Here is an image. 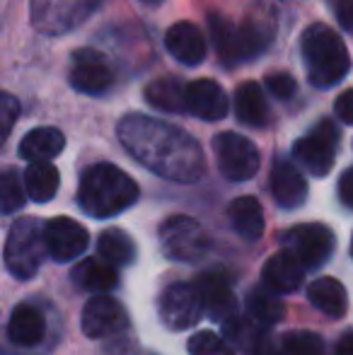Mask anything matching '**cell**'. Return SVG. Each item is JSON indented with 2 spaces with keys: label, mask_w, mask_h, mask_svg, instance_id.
<instances>
[{
  "label": "cell",
  "mask_w": 353,
  "mask_h": 355,
  "mask_svg": "<svg viewBox=\"0 0 353 355\" xmlns=\"http://www.w3.org/2000/svg\"><path fill=\"white\" fill-rule=\"evenodd\" d=\"M46 257V242H44V225L37 218H19L10 227L5 239V266L10 276L19 281H29L39 273L42 261Z\"/></svg>",
  "instance_id": "5b68a950"
},
{
  "label": "cell",
  "mask_w": 353,
  "mask_h": 355,
  "mask_svg": "<svg viewBox=\"0 0 353 355\" xmlns=\"http://www.w3.org/2000/svg\"><path fill=\"white\" fill-rule=\"evenodd\" d=\"M22 179L27 196L37 203L51 201L58 191V184H61V174H58V169L51 162H29Z\"/></svg>",
  "instance_id": "4316f807"
},
{
  "label": "cell",
  "mask_w": 353,
  "mask_h": 355,
  "mask_svg": "<svg viewBox=\"0 0 353 355\" xmlns=\"http://www.w3.org/2000/svg\"><path fill=\"white\" fill-rule=\"evenodd\" d=\"M146 99L165 114H182L187 112V85L179 83V78L153 80L146 87Z\"/></svg>",
  "instance_id": "484cf974"
},
{
  "label": "cell",
  "mask_w": 353,
  "mask_h": 355,
  "mask_svg": "<svg viewBox=\"0 0 353 355\" xmlns=\"http://www.w3.org/2000/svg\"><path fill=\"white\" fill-rule=\"evenodd\" d=\"M146 355H155V353H146Z\"/></svg>",
  "instance_id": "60d3db41"
},
{
  "label": "cell",
  "mask_w": 353,
  "mask_h": 355,
  "mask_svg": "<svg viewBox=\"0 0 353 355\" xmlns=\"http://www.w3.org/2000/svg\"><path fill=\"white\" fill-rule=\"evenodd\" d=\"M19 116V102L10 92H0V145L8 141Z\"/></svg>",
  "instance_id": "d6a6232c"
},
{
  "label": "cell",
  "mask_w": 353,
  "mask_h": 355,
  "mask_svg": "<svg viewBox=\"0 0 353 355\" xmlns=\"http://www.w3.org/2000/svg\"><path fill=\"white\" fill-rule=\"evenodd\" d=\"M160 249L170 261L179 263H196L203 261L211 249L206 230L189 215H172L157 230Z\"/></svg>",
  "instance_id": "8992f818"
},
{
  "label": "cell",
  "mask_w": 353,
  "mask_h": 355,
  "mask_svg": "<svg viewBox=\"0 0 353 355\" xmlns=\"http://www.w3.org/2000/svg\"><path fill=\"white\" fill-rule=\"evenodd\" d=\"M227 218H230V225L240 237L250 239H259L264 234V208L257 201L255 196H240L230 203L227 208Z\"/></svg>",
  "instance_id": "603a6c76"
},
{
  "label": "cell",
  "mask_w": 353,
  "mask_h": 355,
  "mask_svg": "<svg viewBox=\"0 0 353 355\" xmlns=\"http://www.w3.org/2000/svg\"><path fill=\"white\" fill-rule=\"evenodd\" d=\"M128 312L121 302L102 293H94L83 307L80 327L87 338H112L128 329Z\"/></svg>",
  "instance_id": "7c38bea8"
},
{
  "label": "cell",
  "mask_w": 353,
  "mask_h": 355,
  "mask_svg": "<svg viewBox=\"0 0 353 355\" xmlns=\"http://www.w3.org/2000/svg\"><path fill=\"white\" fill-rule=\"evenodd\" d=\"M271 196L286 211L300 208L307 198V182L288 159H276L271 169Z\"/></svg>",
  "instance_id": "e0dca14e"
},
{
  "label": "cell",
  "mask_w": 353,
  "mask_h": 355,
  "mask_svg": "<svg viewBox=\"0 0 353 355\" xmlns=\"http://www.w3.org/2000/svg\"><path fill=\"white\" fill-rule=\"evenodd\" d=\"M213 153H216L221 174L230 182H247L259 172V150L250 138L240 136V133H218L213 138Z\"/></svg>",
  "instance_id": "9c48e42d"
},
{
  "label": "cell",
  "mask_w": 353,
  "mask_h": 355,
  "mask_svg": "<svg viewBox=\"0 0 353 355\" xmlns=\"http://www.w3.org/2000/svg\"><path fill=\"white\" fill-rule=\"evenodd\" d=\"M119 141L136 162L170 182L191 184L206 172L201 145L175 123L128 114L119 123Z\"/></svg>",
  "instance_id": "6da1fadb"
},
{
  "label": "cell",
  "mask_w": 353,
  "mask_h": 355,
  "mask_svg": "<svg viewBox=\"0 0 353 355\" xmlns=\"http://www.w3.org/2000/svg\"><path fill=\"white\" fill-rule=\"evenodd\" d=\"M261 281L273 293H295L305 281V266L291 252L283 249V252L266 259L264 268H261Z\"/></svg>",
  "instance_id": "d6986e66"
},
{
  "label": "cell",
  "mask_w": 353,
  "mask_h": 355,
  "mask_svg": "<svg viewBox=\"0 0 353 355\" xmlns=\"http://www.w3.org/2000/svg\"><path fill=\"white\" fill-rule=\"evenodd\" d=\"M160 322L172 331H187L201 322L203 302L193 283H170L157 297Z\"/></svg>",
  "instance_id": "30bf717a"
},
{
  "label": "cell",
  "mask_w": 353,
  "mask_h": 355,
  "mask_svg": "<svg viewBox=\"0 0 353 355\" xmlns=\"http://www.w3.org/2000/svg\"><path fill=\"white\" fill-rule=\"evenodd\" d=\"M141 3H143V5H160L162 0H141Z\"/></svg>",
  "instance_id": "f35d334b"
},
{
  "label": "cell",
  "mask_w": 353,
  "mask_h": 355,
  "mask_svg": "<svg viewBox=\"0 0 353 355\" xmlns=\"http://www.w3.org/2000/svg\"><path fill=\"white\" fill-rule=\"evenodd\" d=\"M97 254L112 266H128L136 259V242L123 230H104L97 237Z\"/></svg>",
  "instance_id": "83f0119b"
},
{
  "label": "cell",
  "mask_w": 353,
  "mask_h": 355,
  "mask_svg": "<svg viewBox=\"0 0 353 355\" xmlns=\"http://www.w3.org/2000/svg\"><path fill=\"white\" fill-rule=\"evenodd\" d=\"M211 39L221 61L225 66H237L261 56L271 42V34L261 24L247 22L235 27L223 15H211Z\"/></svg>",
  "instance_id": "277c9868"
},
{
  "label": "cell",
  "mask_w": 353,
  "mask_h": 355,
  "mask_svg": "<svg viewBox=\"0 0 353 355\" xmlns=\"http://www.w3.org/2000/svg\"><path fill=\"white\" fill-rule=\"evenodd\" d=\"M278 348H281V355H322L325 341L315 331H288Z\"/></svg>",
  "instance_id": "4dcf8cb0"
},
{
  "label": "cell",
  "mask_w": 353,
  "mask_h": 355,
  "mask_svg": "<svg viewBox=\"0 0 353 355\" xmlns=\"http://www.w3.org/2000/svg\"><path fill=\"white\" fill-rule=\"evenodd\" d=\"M339 128L325 119L320 121L305 138H300L293 145L295 159L312 174V177H327L334 167V155L339 148Z\"/></svg>",
  "instance_id": "8fae6325"
},
{
  "label": "cell",
  "mask_w": 353,
  "mask_h": 355,
  "mask_svg": "<svg viewBox=\"0 0 353 355\" xmlns=\"http://www.w3.org/2000/svg\"><path fill=\"white\" fill-rule=\"evenodd\" d=\"M307 300L315 309L332 319H341L349 309V293L336 278H317L307 285Z\"/></svg>",
  "instance_id": "44dd1931"
},
{
  "label": "cell",
  "mask_w": 353,
  "mask_h": 355,
  "mask_svg": "<svg viewBox=\"0 0 353 355\" xmlns=\"http://www.w3.org/2000/svg\"><path fill=\"white\" fill-rule=\"evenodd\" d=\"M189 355H235L232 348L213 331H196L187 343Z\"/></svg>",
  "instance_id": "1f68e13d"
},
{
  "label": "cell",
  "mask_w": 353,
  "mask_h": 355,
  "mask_svg": "<svg viewBox=\"0 0 353 355\" xmlns=\"http://www.w3.org/2000/svg\"><path fill=\"white\" fill-rule=\"evenodd\" d=\"M334 12L341 27H344L346 32H353V0H336Z\"/></svg>",
  "instance_id": "d590c367"
},
{
  "label": "cell",
  "mask_w": 353,
  "mask_h": 355,
  "mask_svg": "<svg viewBox=\"0 0 353 355\" xmlns=\"http://www.w3.org/2000/svg\"><path fill=\"white\" fill-rule=\"evenodd\" d=\"M281 244L286 252H291L305 266V271H315L332 259L336 249V237L327 225L305 223L283 232Z\"/></svg>",
  "instance_id": "ba28073f"
},
{
  "label": "cell",
  "mask_w": 353,
  "mask_h": 355,
  "mask_svg": "<svg viewBox=\"0 0 353 355\" xmlns=\"http://www.w3.org/2000/svg\"><path fill=\"white\" fill-rule=\"evenodd\" d=\"M165 46L172 53V58L182 66H201L208 53V44L203 32L191 22H177L167 29Z\"/></svg>",
  "instance_id": "2e32d148"
},
{
  "label": "cell",
  "mask_w": 353,
  "mask_h": 355,
  "mask_svg": "<svg viewBox=\"0 0 353 355\" xmlns=\"http://www.w3.org/2000/svg\"><path fill=\"white\" fill-rule=\"evenodd\" d=\"M66 148V138L58 128L42 126L29 131L19 143V157L29 159V162H49L56 155L63 153Z\"/></svg>",
  "instance_id": "7402d4cb"
},
{
  "label": "cell",
  "mask_w": 353,
  "mask_h": 355,
  "mask_svg": "<svg viewBox=\"0 0 353 355\" xmlns=\"http://www.w3.org/2000/svg\"><path fill=\"white\" fill-rule=\"evenodd\" d=\"M302 58L307 78L315 87L329 89L339 85L351 71V56L341 37L327 24H310L302 32Z\"/></svg>",
  "instance_id": "3957f363"
},
{
  "label": "cell",
  "mask_w": 353,
  "mask_h": 355,
  "mask_svg": "<svg viewBox=\"0 0 353 355\" xmlns=\"http://www.w3.org/2000/svg\"><path fill=\"white\" fill-rule=\"evenodd\" d=\"M8 336L15 346H39L44 341V336H46V319H44L42 309H37L34 304L27 302L17 304L8 322Z\"/></svg>",
  "instance_id": "ffe728a7"
},
{
  "label": "cell",
  "mask_w": 353,
  "mask_h": 355,
  "mask_svg": "<svg viewBox=\"0 0 353 355\" xmlns=\"http://www.w3.org/2000/svg\"><path fill=\"white\" fill-rule=\"evenodd\" d=\"M235 116L252 128H261L268 123V104L264 89L257 83H242L235 92Z\"/></svg>",
  "instance_id": "d4e9b609"
},
{
  "label": "cell",
  "mask_w": 353,
  "mask_h": 355,
  "mask_svg": "<svg viewBox=\"0 0 353 355\" xmlns=\"http://www.w3.org/2000/svg\"><path fill=\"white\" fill-rule=\"evenodd\" d=\"M339 198L344 206L353 208V167L346 169L344 174H341L339 179Z\"/></svg>",
  "instance_id": "8d00e7d4"
},
{
  "label": "cell",
  "mask_w": 353,
  "mask_h": 355,
  "mask_svg": "<svg viewBox=\"0 0 353 355\" xmlns=\"http://www.w3.org/2000/svg\"><path fill=\"white\" fill-rule=\"evenodd\" d=\"M138 184L121 167L99 162L80 174L78 206L89 218L107 220L131 208L138 201Z\"/></svg>",
  "instance_id": "7a4b0ae2"
},
{
  "label": "cell",
  "mask_w": 353,
  "mask_h": 355,
  "mask_svg": "<svg viewBox=\"0 0 353 355\" xmlns=\"http://www.w3.org/2000/svg\"><path fill=\"white\" fill-rule=\"evenodd\" d=\"M71 278L78 288L87 290V293H109L119 283L114 266L104 259H83L80 263H76Z\"/></svg>",
  "instance_id": "cb8c5ba5"
},
{
  "label": "cell",
  "mask_w": 353,
  "mask_h": 355,
  "mask_svg": "<svg viewBox=\"0 0 353 355\" xmlns=\"http://www.w3.org/2000/svg\"><path fill=\"white\" fill-rule=\"evenodd\" d=\"M334 112H336V116H339L341 121L351 123V126H353V89H346V92H341L339 97H336Z\"/></svg>",
  "instance_id": "e575fe53"
},
{
  "label": "cell",
  "mask_w": 353,
  "mask_h": 355,
  "mask_svg": "<svg viewBox=\"0 0 353 355\" xmlns=\"http://www.w3.org/2000/svg\"><path fill=\"white\" fill-rule=\"evenodd\" d=\"M247 314L259 327H273V324H278L283 319L286 307L278 300V293H273L268 288H257L247 295Z\"/></svg>",
  "instance_id": "f1b7e54d"
},
{
  "label": "cell",
  "mask_w": 353,
  "mask_h": 355,
  "mask_svg": "<svg viewBox=\"0 0 353 355\" xmlns=\"http://www.w3.org/2000/svg\"><path fill=\"white\" fill-rule=\"evenodd\" d=\"M187 112L203 121H221L230 112V99L216 80H193L187 85Z\"/></svg>",
  "instance_id": "5bb4252c"
},
{
  "label": "cell",
  "mask_w": 353,
  "mask_h": 355,
  "mask_svg": "<svg viewBox=\"0 0 353 355\" xmlns=\"http://www.w3.org/2000/svg\"><path fill=\"white\" fill-rule=\"evenodd\" d=\"M27 198V189H24V179L15 169H3L0 172V213L12 215L24 206Z\"/></svg>",
  "instance_id": "f546056e"
},
{
  "label": "cell",
  "mask_w": 353,
  "mask_h": 355,
  "mask_svg": "<svg viewBox=\"0 0 353 355\" xmlns=\"http://www.w3.org/2000/svg\"><path fill=\"white\" fill-rule=\"evenodd\" d=\"M44 242H46V254L56 263L76 261L89 244V234L80 223L73 218H51L44 225Z\"/></svg>",
  "instance_id": "4fadbf2b"
},
{
  "label": "cell",
  "mask_w": 353,
  "mask_h": 355,
  "mask_svg": "<svg viewBox=\"0 0 353 355\" xmlns=\"http://www.w3.org/2000/svg\"><path fill=\"white\" fill-rule=\"evenodd\" d=\"M102 5V0H32L29 12L37 32L61 37L83 22Z\"/></svg>",
  "instance_id": "52a82bcc"
},
{
  "label": "cell",
  "mask_w": 353,
  "mask_h": 355,
  "mask_svg": "<svg viewBox=\"0 0 353 355\" xmlns=\"http://www.w3.org/2000/svg\"><path fill=\"white\" fill-rule=\"evenodd\" d=\"M114 83V75L104 58L94 51H78L71 71V85L83 94H104Z\"/></svg>",
  "instance_id": "ac0fdd59"
},
{
  "label": "cell",
  "mask_w": 353,
  "mask_h": 355,
  "mask_svg": "<svg viewBox=\"0 0 353 355\" xmlns=\"http://www.w3.org/2000/svg\"><path fill=\"white\" fill-rule=\"evenodd\" d=\"M198 288L203 302V312L213 319V322H225V319L235 317L237 312V300L232 293L227 278L221 271H203L193 283Z\"/></svg>",
  "instance_id": "9a60e30c"
},
{
  "label": "cell",
  "mask_w": 353,
  "mask_h": 355,
  "mask_svg": "<svg viewBox=\"0 0 353 355\" xmlns=\"http://www.w3.org/2000/svg\"><path fill=\"white\" fill-rule=\"evenodd\" d=\"M334 355H353V331H349V334H344V336H341V341L336 343Z\"/></svg>",
  "instance_id": "74e56055"
},
{
  "label": "cell",
  "mask_w": 353,
  "mask_h": 355,
  "mask_svg": "<svg viewBox=\"0 0 353 355\" xmlns=\"http://www.w3.org/2000/svg\"><path fill=\"white\" fill-rule=\"evenodd\" d=\"M266 87L273 97L286 102V99H291L293 94H295L298 85H295V80H293V75H288V73H268Z\"/></svg>",
  "instance_id": "836d02e7"
},
{
  "label": "cell",
  "mask_w": 353,
  "mask_h": 355,
  "mask_svg": "<svg viewBox=\"0 0 353 355\" xmlns=\"http://www.w3.org/2000/svg\"><path fill=\"white\" fill-rule=\"evenodd\" d=\"M351 257H353V237H351Z\"/></svg>",
  "instance_id": "ab89813d"
}]
</instances>
